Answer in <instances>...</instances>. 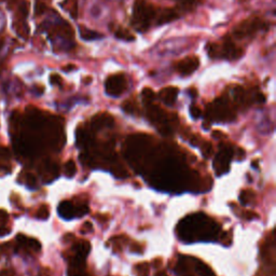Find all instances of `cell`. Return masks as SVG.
Here are the masks:
<instances>
[{
	"mask_svg": "<svg viewBox=\"0 0 276 276\" xmlns=\"http://www.w3.org/2000/svg\"><path fill=\"white\" fill-rule=\"evenodd\" d=\"M219 232V224L204 213L188 215L177 226L178 237L185 243L214 241Z\"/></svg>",
	"mask_w": 276,
	"mask_h": 276,
	"instance_id": "1",
	"label": "cell"
},
{
	"mask_svg": "<svg viewBox=\"0 0 276 276\" xmlns=\"http://www.w3.org/2000/svg\"><path fill=\"white\" fill-rule=\"evenodd\" d=\"M158 9L148 0H135L133 5L132 26L140 32H144L155 23Z\"/></svg>",
	"mask_w": 276,
	"mask_h": 276,
	"instance_id": "2",
	"label": "cell"
},
{
	"mask_svg": "<svg viewBox=\"0 0 276 276\" xmlns=\"http://www.w3.org/2000/svg\"><path fill=\"white\" fill-rule=\"evenodd\" d=\"M206 51L210 58L229 61H236L244 54L243 49L234 43L230 37H226L219 42H209L206 46Z\"/></svg>",
	"mask_w": 276,
	"mask_h": 276,
	"instance_id": "3",
	"label": "cell"
},
{
	"mask_svg": "<svg viewBox=\"0 0 276 276\" xmlns=\"http://www.w3.org/2000/svg\"><path fill=\"white\" fill-rule=\"evenodd\" d=\"M146 109H147V117L149 121L154 124V126L158 127L159 132L162 135L170 136L173 134V131H174L173 125L178 122L176 115H169L162 108L154 105L153 102L146 105Z\"/></svg>",
	"mask_w": 276,
	"mask_h": 276,
	"instance_id": "4",
	"label": "cell"
},
{
	"mask_svg": "<svg viewBox=\"0 0 276 276\" xmlns=\"http://www.w3.org/2000/svg\"><path fill=\"white\" fill-rule=\"evenodd\" d=\"M206 118L210 121L230 122L235 119L233 102L229 95H224L210 104L206 109Z\"/></svg>",
	"mask_w": 276,
	"mask_h": 276,
	"instance_id": "5",
	"label": "cell"
},
{
	"mask_svg": "<svg viewBox=\"0 0 276 276\" xmlns=\"http://www.w3.org/2000/svg\"><path fill=\"white\" fill-rule=\"evenodd\" d=\"M175 272L179 276H216L208 266L194 257L180 256Z\"/></svg>",
	"mask_w": 276,
	"mask_h": 276,
	"instance_id": "6",
	"label": "cell"
},
{
	"mask_svg": "<svg viewBox=\"0 0 276 276\" xmlns=\"http://www.w3.org/2000/svg\"><path fill=\"white\" fill-rule=\"evenodd\" d=\"M267 28V23L258 16H251L240 24H237L233 29V37L236 39H251L259 31Z\"/></svg>",
	"mask_w": 276,
	"mask_h": 276,
	"instance_id": "7",
	"label": "cell"
},
{
	"mask_svg": "<svg viewBox=\"0 0 276 276\" xmlns=\"http://www.w3.org/2000/svg\"><path fill=\"white\" fill-rule=\"evenodd\" d=\"M127 89V79L124 74H115L108 77L105 81V91L106 93L112 96L118 97L123 94Z\"/></svg>",
	"mask_w": 276,
	"mask_h": 276,
	"instance_id": "8",
	"label": "cell"
},
{
	"mask_svg": "<svg viewBox=\"0 0 276 276\" xmlns=\"http://www.w3.org/2000/svg\"><path fill=\"white\" fill-rule=\"evenodd\" d=\"M233 153V149L230 146H221L220 151L214 160V170L218 176L229 172Z\"/></svg>",
	"mask_w": 276,
	"mask_h": 276,
	"instance_id": "9",
	"label": "cell"
},
{
	"mask_svg": "<svg viewBox=\"0 0 276 276\" xmlns=\"http://www.w3.org/2000/svg\"><path fill=\"white\" fill-rule=\"evenodd\" d=\"M231 93H232V99H233V104L240 108L250 106L252 104L253 101H255L256 94L252 95L247 90L243 88V86H240V85L232 86Z\"/></svg>",
	"mask_w": 276,
	"mask_h": 276,
	"instance_id": "10",
	"label": "cell"
},
{
	"mask_svg": "<svg viewBox=\"0 0 276 276\" xmlns=\"http://www.w3.org/2000/svg\"><path fill=\"white\" fill-rule=\"evenodd\" d=\"M200 66V58L197 56H187L175 64V70L182 77L192 75Z\"/></svg>",
	"mask_w": 276,
	"mask_h": 276,
	"instance_id": "11",
	"label": "cell"
},
{
	"mask_svg": "<svg viewBox=\"0 0 276 276\" xmlns=\"http://www.w3.org/2000/svg\"><path fill=\"white\" fill-rule=\"evenodd\" d=\"M180 16V10L179 9H174V8H166L163 10L158 11L155 19V25H163L171 23V22L179 19Z\"/></svg>",
	"mask_w": 276,
	"mask_h": 276,
	"instance_id": "12",
	"label": "cell"
},
{
	"mask_svg": "<svg viewBox=\"0 0 276 276\" xmlns=\"http://www.w3.org/2000/svg\"><path fill=\"white\" fill-rule=\"evenodd\" d=\"M113 123H115L113 117L111 115H109V113L102 112V113H99V115H96L92 118L91 126L94 129V131H100V129L104 128V127H112Z\"/></svg>",
	"mask_w": 276,
	"mask_h": 276,
	"instance_id": "13",
	"label": "cell"
},
{
	"mask_svg": "<svg viewBox=\"0 0 276 276\" xmlns=\"http://www.w3.org/2000/svg\"><path fill=\"white\" fill-rule=\"evenodd\" d=\"M179 90L176 86H166L162 89L159 93V99L164 102L166 106H173L177 100Z\"/></svg>",
	"mask_w": 276,
	"mask_h": 276,
	"instance_id": "14",
	"label": "cell"
},
{
	"mask_svg": "<svg viewBox=\"0 0 276 276\" xmlns=\"http://www.w3.org/2000/svg\"><path fill=\"white\" fill-rule=\"evenodd\" d=\"M57 210H58V215L66 220H70L75 217H77V207L69 201H63L58 205Z\"/></svg>",
	"mask_w": 276,
	"mask_h": 276,
	"instance_id": "15",
	"label": "cell"
},
{
	"mask_svg": "<svg viewBox=\"0 0 276 276\" xmlns=\"http://www.w3.org/2000/svg\"><path fill=\"white\" fill-rule=\"evenodd\" d=\"M16 241L19 242L20 246H24L29 248L30 251H40L41 250V244L39 243V241H37L36 239H28V237H26L25 235H21L19 234L16 236Z\"/></svg>",
	"mask_w": 276,
	"mask_h": 276,
	"instance_id": "16",
	"label": "cell"
},
{
	"mask_svg": "<svg viewBox=\"0 0 276 276\" xmlns=\"http://www.w3.org/2000/svg\"><path fill=\"white\" fill-rule=\"evenodd\" d=\"M111 29H113V34H115L116 38L120 39L122 41H134L135 37L134 35H132V32L129 31L128 29H126L125 27L118 25L117 27H111Z\"/></svg>",
	"mask_w": 276,
	"mask_h": 276,
	"instance_id": "17",
	"label": "cell"
},
{
	"mask_svg": "<svg viewBox=\"0 0 276 276\" xmlns=\"http://www.w3.org/2000/svg\"><path fill=\"white\" fill-rule=\"evenodd\" d=\"M79 34L80 37L82 38L83 40L86 41H93V40H99L100 38H102V35L100 34V32H97L95 30H92L88 27H85L83 25H81L79 27Z\"/></svg>",
	"mask_w": 276,
	"mask_h": 276,
	"instance_id": "18",
	"label": "cell"
},
{
	"mask_svg": "<svg viewBox=\"0 0 276 276\" xmlns=\"http://www.w3.org/2000/svg\"><path fill=\"white\" fill-rule=\"evenodd\" d=\"M180 11H190L201 3L203 0H175Z\"/></svg>",
	"mask_w": 276,
	"mask_h": 276,
	"instance_id": "19",
	"label": "cell"
},
{
	"mask_svg": "<svg viewBox=\"0 0 276 276\" xmlns=\"http://www.w3.org/2000/svg\"><path fill=\"white\" fill-rule=\"evenodd\" d=\"M122 109L126 113H128V115H136L138 111V107L136 105V102H135L134 100H128L123 102Z\"/></svg>",
	"mask_w": 276,
	"mask_h": 276,
	"instance_id": "20",
	"label": "cell"
},
{
	"mask_svg": "<svg viewBox=\"0 0 276 276\" xmlns=\"http://www.w3.org/2000/svg\"><path fill=\"white\" fill-rule=\"evenodd\" d=\"M255 197H256L255 192H253L252 190H243L240 196V200H241L242 204L247 205V204L255 201Z\"/></svg>",
	"mask_w": 276,
	"mask_h": 276,
	"instance_id": "21",
	"label": "cell"
},
{
	"mask_svg": "<svg viewBox=\"0 0 276 276\" xmlns=\"http://www.w3.org/2000/svg\"><path fill=\"white\" fill-rule=\"evenodd\" d=\"M142 96H143V101H144L145 106L151 104V102H153L155 100V93L150 88H145L143 90Z\"/></svg>",
	"mask_w": 276,
	"mask_h": 276,
	"instance_id": "22",
	"label": "cell"
},
{
	"mask_svg": "<svg viewBox=\"0 0 276 276\" xmlns=\"http://www.w3.org/2000/svg\"><path fill=\"white\" fill-rule=\"evenodd\" d=\"M64 173L68 178H72L75 175V173H77V165H75L74 160H69L66 162V164H65Z\"/></svg>",
	"mask_w": 276,
	"mask_h": 276,
	"instance_id": "23",
	"label": "cell"
},
{
	"mask_svg": "<svg viewBox=\"0 0 276 276\" xmlns=\"http://www.w3.org/2000/svg\"><path fill=\"white\" fill-rule=\"evenodd\" d=\"M137 276H149L150 267L147 262H140L134 268Z\"/></svg>",
	"mask_w": 276,
	"mask_h": 276,
	"instance_id": "24",
	"label": "cell"
},
{
	"mask_svg": "<svg viewBox=\"0 0 276 276\" xmlns=\"http://www.w3.org/2000/svg\"><path fill=\"white\" fill-rule=\"evenodd\" d=\"M201 150H202V153L204 155V158H210L213 154V145L210 144L209 142H205L203 145H202V147H201Z\"/></svg>",
	"mask_w": 276,
	"mask_h": 276,
	"instance_id": "25",
	"label": "cell"
},
{
	"mask_svg": "<svg viewBox=\"0 0 276 276\" xmlns=\"http://www.w3.org/2000/svg\"><path fill=\"white\" fill-rule=\"evenodd\" d=\"M49 216H50V210H49V207L47 206V205H42V206H40V208L38 209L36 217L41 220H46L49 218Z\"/></svg>",
	"mask_w": 276,
	"mask_h": 276,
	"instance_id": "26",
	"label": "cell"
},
{
	"mask_svg": "<svg viewBox=\"0 0 276 276\" xmlns=\"http://www.w3.org/2000/svg\"><path fill=\"white\" fill-rule=\"evenodd\" d=\"M26 185L30 189H35L37 187V178L35 177V175L32 174L26 175Z\"/></svg>",
	"mask_w": 276,
	"mask_h": 276,
	"instance_id": "27",
	"label": "cell"
},
{
	"mask_svg": "<svg viewBox=\"0 0 276 276\" xmlns=\"http://www.w3.org/2000/svg\"><path fill=\"white\" fill-rule=\"evenodd\" d=\"M190 115H191V117L193 119H199L200 117L202 116V111H201V109H200L198 106L192 105L190 107Z\"/></svg>",
	"mask_w": 276,
	"mask_h": 276,
	"instance_id": "28",
	"label": "cell"
},
{
	"mask_svg": "<svg viewBox=\"0 0 276 276\" xmlns=\"http://www.w3.org/2000/svg\"><path fill=\"white\" fill-rule=\"evenodd\" d=\"M243 217H244L247 220H252V219H255V218H258L259 216L256 213L251 212V210H245V213L243 214Z\"/></svg>",
	"mask_w": 276,
	"mask_h": 276,
	"instance_id": "29",
	"label": "cell"
},
{
	"mask_svg": "<svg viewBox=\"0 0 276 276\" xmlns=\"http://www.w3.org/2000/svg\"><path fill=\"white\" fill-rule=\"evenodd\" d=\"M5 27V14L2 10H0V32H1Z\"/></svg>",
	"mask_w": 276,
	"mask_h": 276,
	"instance_id": "30",
	"label": "cell"
},
{
	"mask_svg": "<svg viewBox=\"0 0 276 276\" xmlns=\"http://www.w3.org/2000/svg\"><path fill=\"white\" fill-rule=\"evenodd\" d=\"M92 229H93V226H92L91 223H85L82 226V230H81V233H89V232H92Z\"/></svg>",
	"mask_w": 276,
	"mask_h": 276,
	"instance_id": "31",
	"label": "cell"
},
{
	"mask_svg": "<svg viewBox=\"0 0 276 276\" xmlns=\"http://www.w3.org/2000/svg\"><path fill=\"white\" fill-rule=\"evenodd\" d=\"M50 81H51L52 84H57L58 85V84L62 83V79L58 75H52Z\"/></svg>",
	"mask_w": 276,
	"mask_h": 276,
	"instance_id": "32",
	"label": "cell"
},
{
	"mask_svg": "<svg viewBox=\"0 0 276 276\" xmlns=\"http://www.w3.org/2000/svg\"><path fill=\"white\" fill-rule=\"evenodd\" d=\"M8 218H9L8 213L3 209H0V223H4V221L8 220Z\"/></svg>",
	"mask_w": 276,
	"mask_h": 276,
	"instance_id": "33",
	"label": "cell"
},
{
	"mask_svg": "<svg viewBox=\"0 0 276 276\" xmlns=\"http://www.w3.org/2000/svg\"><path fill=\"white\" fill-rule=\"evenodd\" d=\"M0 155L1 156H5V158H8L10 156V152L7 148H0Z\"/></svg>",
	"mask_w": 276,
	"mask_h": 276,
	"instance_id": "34",
	"label": "cell"
},
{
	"mask_svg": "<svg viewBox=\"0 0 276 276\" xmlns=\"http://www.w3.org/2000/svg\"><path fill=\"white\" fill-rule=\"evenodd\" d=\"M134 247H132V251L133 252H143V248H140V245L138 244H134Z\"/></svg>",
	"mask_w": 276,
	"mask_h": 276,
	"instance_id": "35",
	"label": "cell"
},
{
	"mask_svg": "<svg viewBox=\"0 0 276 276\" xmlns=\"http://www.w3.org/2000/svg\"><path fill=\"white\" fill-rule=\"evenodd\" d=\"M237 152H239V156H237V159L242 160V159L245 158V151H244V150L239 148V151H237Z\"/></svg>",
	"mask_w": 276,
	"mask_h": 276,
	"instance_id": "36",
	"label": "cell"
},
{
	"mask_svg": "<svg viewBox=\"0 0 276 276\" xmlns=\"http://www.w3.org/2000/svg\"><path fill=\"white\" fill-rule=\"evenodd\" d=\"M213 136H214L215 138H219V137H223L224 134L221 133V132H219V131H217V132H214V133H213Z\"/></svg>",
	"mask_w": 276,
	"mask_h": 276,
	"instance_id": "37",
	"label": "cell"
},
{
	"mask_svg": "<svg viewBox=\"0 0 276 276\" xmlns=\"http://www.w3.org/2000/svg\"><path fill=\"white\" fill-rule=\"evenodd\" d=\"M189 92H190V93L192 94V96H193V97H194V96H197V90H196V89H191V90L189 91Z\"/></svg>",
	"mask_w": 276,
	"mask_h": 276,
	"instance_id": "38",
	"label": "cell"
},
{
	"mask_svg": "<svg viewBox=\"0 0 276 276\" xmlns=\"http://www.w3.org/2000/svg\"><path fill=\"white\" fill-rule=\"evenodd\" d=\"M156 276H167L165 273H158L156 274Z\"/></svg>",
	"mask_w": 276,
	"mask_h": 276,
	"instance_id": "39",
	"label": "cell"
}]
</instances>
